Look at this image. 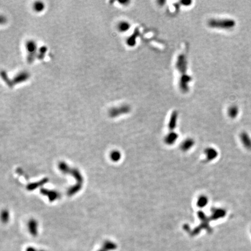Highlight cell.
I'll return each mask as SVG.
<instances>
[{
    "instance_id": "6da1fadb",
    "label": "cell",
    "mask_w": 251,
    "mask_h": 251,
    "mask_svg": "<svg viewBox=\"0 0 251 251\" xmlns=\"http://www.w3.org/2000/svg\"><path fill=\"white\" fill-rule=\"evenodd\" d=\"M235 20L231 19H211L207 22L208 26L211 28L230 30L235 26Z\"/></svg>"
},
{
    "instance_id": "7a4b0ae2",
    "label": "cell",
    "mask_w": 251,
    "mask_h": 251,
    "mask_svg": "<svg viewBox=\"0 0 251 251\" xmlns=\"http://www.w3.org/2000/svg\"><path fill=\"white\" fill-rule=\"evenodd\" d=\"M176 68L181 73V75L187 74V61L186 57L184 54H180L177 57L176 62Z\"/></svg>"
},
{
    "instance_id": "3957f363",
    "label": "cell",
    "mask_w": 251,
    "mask_h": 251,
    "mask_svg": "<svg viewBox=\"0 0 251 251\" xmlns=\"http://www.w3.org/2000/svg\"><path fill=\"white\" fill-rule=\"evenodd\" d=\"M192 81V77L188 74L181 75L179 80V87L183 93H187L189 91V83Z\"/></svg>"
},
{
    "instance_id": "277c9868",
    "label": "cell",
    "mask_w": 251,
    "mask_h": 251,
    "mask_svg": "<svg viewBox=\"0 0 251 251\" xmlns=\"http://www.w3.org/2000/svg\"><path fill=\"white\" fill-rule=\"evenodd\" d=\"M131 110V108L130 106L127 105H123L119 106L118 108H115L110 111V115L111 117H117L118 116L123 115V114H128Z\"/></svg>"
},
{
    "instance_id": "5b68a950",
    "label": "cell",
    "mask_w": 251,
    "mask_h": 251,
    "mask_svg": "<svg viewBox=\"0 0 251 251\" xmlns=\"http://www.w3.org/2000/svg\"><path fill=\"white\" fill-rule=\"evenodd\" d=\"M226 213L227 212L223 208H212L209 218L212 220H217L224 218Z\"/></svg>"
},
{
    "instance_id": "8992f818",
    "label": "cell",
    "mask_w": 251,
    "mask_h": 251,
    "mask_svg": "<svg viewBox=\"0 0 251 251\" xmlns=\"http://www.w3.org/2000/svg\"><path fill=\"white\" fill-rule=\"evenodd\" d=\"M204 154L206 156L207 162H211L215 160L218 156V152L214 148L207 147L204 150Z\"/></svg>"
},
{
    "instance_id": "52a82bcc",
    "label": "cell",
    "mask_w": 251,
    "mask_h": 251,
    "mask_svg": "<svg viewBox=\"0 0 251 251\" xmlns=\"http://www.w3.org/2000/svg\"><path fill=\"white\" fill-rule=\"evenodd\" d=\"M178 138V134L172 131L166 134V136L164 138V142L167 146H172L177 140Z\"/></svg>"
},
{
    "instance_id": "ba28073f",
    "label": "cell",
    "mask_w": 251,
    "mask_h": 251,
    "mask_svg": "<svg viewBox=\"0 0 251 251\" xmlns=\"http://www.w3.org/2000/svg\"><path fill=\"white\" fill-rule=\"evenodd\" d=\"M195 141L194 139L191 138H188L187 139H185L181 143L180 148V150H182L183 152H187L190 150L193 146H194Z\"/></svg>"
},
{
    "instance_id": "9c48e42d",
    "label": "cell",
    "mask_w": 251,
    "mask_h": 251,
    "mask_svg": "<svg viewBox=\"0 0 251 251\" xmlns=\"http://www.w3.org/2000/svg\"><path fill=\"white\" fill-rule=\"evenodd\" d=\"M178 116V112L176 110L173 111L171 114V115H170L169 122L168 123V128L171 131H173L176 129V126H177Z\"/></svg>"
},
{
    "instance_id": "30bf717a",
    "label": "cell",
    "mask_w": 251,
    "mask_h": 251,
    "mask_svg": "<svg viewBox=\"0 0 251 251\" xmlns=\"http://www.w3.org/2000/svg\"><path fill=\"white\" fill-rule=\"evenodd\" d=\"M240 140L244 147L247 150H251V138L246 132H243L240 134Z\"/></svg>"
},
{
    "instance_id": "8fae6325",
    "label": "cell",
    "mask_w": 251,
    "mask_h": 251,
    "mask_svg": "<svg viewBox=\"0 0 251 251\" xmlns=\"http://www.w3.org/2000/svg\"><path fill=\"white\" fill-rule=\"evenodd\" d=\"M209 202L208 198L206 195H200L197 199V205L199 208H203L204 207H206Z\"/></svg>"
},
{
    "instance_id": "7c38bea8",
    "label": "cell",
    "mask_w": 251,
    "mask_h": 251,
    "mask_svg": "<svg viewBox=\"0 0 251 251\" xmlns=\"http://www.w3.org/2000/svg\"><path fill=\"white\" fill-rule=\"evenodd\" d=\"M238 113H239V110L237 106H231L228 110V115L229 117L232 119H235L238 116Z\"/></svg>"
},
{
    "instance_id": "4fadbf2b",
    "label": "cell",
    "mask_w": 251,
    "mask_h": 251,
    "mask_svg": "<svg viewBox=\"0 0 251 251\" xmlns=\"http://www.w3.org/2000/svg\"><path fill=\"white\" fill-rule=\"evenodd\" d=\"M130 24L127 21H122L118 24V29L121 32H125L129 30Z\"/></svg>"
},
{
    "instance_id": "5bb4252c",
    "label": "cell",
    "mask_w": 251,
    "mask_h": 251,
    "mask_svg": "<svg viewBox=\"0 0 251 251\" xmlns=\"http://www.w3.org/2000/svg\"><path fill=\"white\" fill-rule=\"evenodd\" d=\"M138 34H139V32L138 31V30H136L134 32L133 34L129 38L127 39V44L131 47H133L134 45H136V40H137Z\"/></svg>"
},
{
    "instance_id": "9a60e30c",
    "label": "cell",
    "mask_w": 251,
    "mask_h": 251,
    "mask_svg": "<svg viewBox=\"0 0 251 251\" xmlns=\"http://www.w3.org/2000/svg\"><path fill=\"white\" fill-rule=\"evenodd\" d=\"M37 224L36 222L34 220H31L29 224H28V227H29V231L31 234L33 235H36L37 234Z\"/></svg>"
},
{
    "instance_id": "2e32d148",
    "label": "cell",
    "mask_w": 251,
    "mask_h": 251,
    "mask_svg": "<svg viewBox=\"0 0 251 251\" xmlns=\"http://www.w3.org/2000/svg\"><path fill=\"white\" fill-rule=\"evenodd\" d=\"M117 248V246L115 243L111 242V241H105L103 245V249L107 251L114 250Z\"/></svg>"
},
{
    "instance_id": "e0dca14e",
    "label": "cell",
    "mask_w": 251,
    "mask_h": 251,
    "mask_svg": "<svg viewBox=\"0 0 251 251\" xmlns=\"http://www.w3.org/2000/svg\"><path fill=\"white\" fill-rule=\"evenodd\" d=\"M110 158L114 162H117L120 159L121 154L118 151H114L110 154Z\"/></svg>"
},
{
    "instance_id": "ac0fdd59",
    "label": "cell",
    "mask_w": 251,
    "mask_h": 251,
    "mask_svg": "<svg viewBox=\"0 0 251 251\" xmlns=\"http://www.w3.org/2000/svg\"><path fill=\"white\" fill-rule=\"evenodd\" d=\"M44 8V4L43 2L37 1L34 4V9L37 12H40Z\"/></svg>"
},
{
    "instance_id": "d6986e66",
    "label": "cell",
    "mask_w": 251,
    "mask_h": 251,
    "mask_svg": "<svg viewBox=\"0 0 251 251\" xmlns=\"http://www.w3.org/2000/svg\"><path fill=\"white\" fill-rule=\"evenodd\" d=\"M27 50L29 53H33L36 49V44L33 41H28L26 44Z\"/></svg>"
},
{
    "instance_id": "ffe728a7",
    "label": "cell",
    "mask_w": 251,
    "mask_h": 251,
    "mask_svg": "<svg viewBox=\"0 0 251 251\" xmlns=\"http://www.w3.org/2000/svg\"><path fill=\"white\" fill-rule=\"evenodd\" d=\"M2 218H3V220H4V222L7 221L8 218V213H7V212H5V213H3Z\"/></svg>"
},
{
    "instance_id": "44dd1931",
    "label": "cell",
    "mask_w": 251,
    "mask_h": 251,
    "mask_svg": "<svg viewBox=\"0 0 251 251\" xmlns=\"http://www.w3.org/2000/svg\"><path fill=\"white\" fill-rule=\"evenodd\" d=\"M181 3L183 5H185V6H188V5H190L191 3H192V1H182L181 2Z\"/></svg>"
},
{
    "instance_id": "7402d4cb",
    "label": "cell",
    "mask_w": 251,
    "mask_h": 251,
    "mask_svg": "<svg viewBox=\"0 0 251 251\" xmlns=\"http://www.w3.org/2000/svg\"><path fill=\"white\" fill-rule=\"evenodd\" d=\"M26 251H46L44 250H37L36 249L32 247L28 248Z\"/></svg>"
},
{
    "instance_id": "603a6c76",
    "label": "cell",
    "mask_w": 251,
    "mask_h": 251,
    "mask_svg": "<svg viewBox=\"0 0 251 251\" xmlns=\"http://www.w3.org/2000/svg\"><path fill=\"white\" fill-rule=\"evenodd\" d=\"M98 251H106V250H105L104 249H103V248H102L101 249H100V250H98Z\"/></svg>"
}]
</instances>
